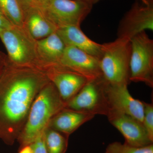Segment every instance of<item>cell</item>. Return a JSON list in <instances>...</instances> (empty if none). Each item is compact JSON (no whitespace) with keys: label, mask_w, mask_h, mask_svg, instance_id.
<instances>
[{"label":"cell","mask_w":153,"mask_h":153,"mask_svg":"<svg viewBox=\"0 0 153 153\" xmlns=\"http://www.w3.org/2000/svg\"><path fill=\"white\" fill-rule=\"evenodd\" d=\"M45 77L31 70L12 71L0 75V125L16 136L31 105L46 84Z\"/></svg>","instance_id":"1"},{"label":"cell","mask_w":153,"mask_h":153,"mask_svg":"<svg viewBox=\"0 0 153 153\" xmlns=\"http://www.w3.org/2000/svg\"><path fill=\"white\" fill-rule=\"evenodd\" d=\"M53 83L45 85L34 99L19 140L22 146L31 145L45 130L52 118L66 108Z\"/></svg>","instance_id":"2"},{"label":"cell","mask_w":153,"mask_h":153,"mask_svg":"<svg viewBox=\"0 0 153 153\" xmlns=\"http://www.w3.org/2000/svg\"><path fill=\"white\" fill-rule=\"evenodd\" d=\"M23 12L41 15L57 28L80 27L93 5L78 0H18Z\"/></svg>","instance_id":"3"},{"label":"cell","mask_w":153,"mask_h":153,"mask_svg":"<svg viewBox=\"0 0 153 153\" xmlns=\"http://www.w3.org/2000/svg\"><path fill=\"white\" fill-rule=\"evenodd\" d=\"M102 50L100 65L105 82L112 85H128L130 82V40L117 38L102 44Z\"/></svg>","instance_id":"4"},{"label":"cell","mask_w":153,"mask_h":153,"mask_svg":"<svg viewBox=\"0 0 153 153\" xmlns=\"http://www.w3.org/2000/svg\"><path fill=\"white\" fill-rule=\"evenodd\" d=\"M130 81L153 87V40L143 31L130 40Z\"/></svg>","instance_id":"5"},{"label":"cell","mask_w":153,"mask_h":153,"mask_svg":"<svg viewBox=\"0 0 153 153\" xmlns=\"http://www.w3.org/2000/svg\"><path fill=\"white\" fill-rule=\"evenodd\" d=\"M103 77L88 81L76 95L67 102L66 108L76 111L106 116L110 111Z\"/></svg>","instance_id":"6"},{"label":"cell","mask_w":153,"mask_h":153,"mask_svg":"<svg viewBox=\"0 0 153 153\" xmlns=\"http://www.w3.org/2000/svg\"><path fill=\"white\" fill-rule=\"evenodd\" d=\"M25 26H13L0 32V38L3 42L12 62L25 66L38 59L36 41L30 35H27Z\"/></svg>","instance_id":"7"},{"label":"cell","mask_w":153,"mask_h":153,"mask_svg":"<svg viewBox=\"0 0 153 153\" xmlns=\"http://www.w3.org/2000/svg\"><path fill=\"white\" fill-rule=\"evenodd\" d=\"M147 30H153V0H135L120 23L117 38L130 40Z\"/></svg>","instance_id":"8"},{"label":"cell","mask_w":153,"mask_h":153,"mask_svg":"<svg viewBox=\"0 0 153 153\" xmlns=\"http://www.w3.org/2000/svg\"><path fill=\"white\" fill-rule=\"evenodd\" d=\"M58 65L81 74L88 81L102 77L99 59L76 47L66 46Z\"/></svg>","instance_id":"9"},{"label":"cell","mask_w":153,"mask_h":153,"mask_svg":"<svg viewBox=\"0 0 153 153\" xmlns=\"http://www.w3.org/2000/svg\"><path fill=\"white\" fill-rule=\"evenodd\" d=\"M107 117L110 123L123 135L126 143L137 147L153 144L143 124L134 118L114 110H110Z\"/></svg>","instance_id":"10"},{"label":"cell","mask_w":153,"mask_h":153,"mask_svg":"<svg viewBox=\"0 0 153 153\" xmlns=\"http://www.w3.org/2000/svg\"><path fill=\"white\" fill-rule=\"evenodd\" d=\"M128 85H112L106 82L105 91L110 110L128 115L143 124L144 102L134 98Z\"/></svg>","instance_id":"11"},{"label":"cell","mask_w":153,"mask_h":153,"mask_svg":"<svg viewBox=\"0 0 153 153\" xmlns=\"http://www.w3.org/2000/svg\"><path fill=\"white\" fill-rule=\"evenodd\" d=\"M52 67L51 78L52 83L66 103L88 82L81 74L60 65H55Z\"/></svg>","instance_id":"12"},{"label":"cell","mask_w":153,"mask_h":153,"mask_svg":"<svg viewBox=\"0 0 153 153\" xmlns=\"http://www.w3.org/2000/svg\"><path fill=\"white\" fill-rule=\"evenodd\" d=\"M56 33L66 46H71L100 59L102 44L91 40L82 32L80 27L69 26L58 28Z\"/></svg>","instance_id":"13"},{"label":"cell","mask_w":153,"mask_h":153,"mask_svg":"<svg viewBox=\"0 0 153 153\" xmlns=\"http://www.w3.org/2000/svg\"><path fill=\"white\" fill-rule=\"evenodd\" d=\"M94 116L93 114L65 108L52 118L49 126L51 128L68 136Z\"/></svg>","instance_id":"14"},{"label":"cell","mask_w":153,"mask_h":153,"mask_svg":"<svg viewBox=\"0 0 153 153\" xmlns=\"http://www.w3.org/2000/svg\"><path fill=\"white\" fill-rule=\"evenodd\" d=\"M65 46L56 32L36 41V48L39 60L49 63L51 66L58 64Z\"/></svg>","instance_id":"15"},{"label":"cell","mask_w":153,"mask_h":153,"mask_svg":"<svg viewBox=\"0 0 153 153\" xmlns=\"http://www.w3.org/2000/svg\"><path fill=\"white\" fill-rule=\"evenodd\" d=\"M25 26L34 40H41L56 32L57 29L41 15L33 11L23 12Z\"/></svg>","instance_id":"16"},{"label":"cell","mask_w":153,"mask_h":153,"mask_svg":"<svg viewBox=\"0 0 153 153\" xmlns=\"http://www.w3.org/2000/svg\"><path fill=\"white\" fill-rule=\"evenodd\" d=\"M68 136L53 129L44 131V141L47 153H65L68 146Z\"/></svg>","instance_id":"17"},{"label":"cell","mask_w":153,"mask_h":153,"mask_svg":"<svg viewBox=\"0 0 153 153\" xmlns=\"http://www.w3.org/2000/svg\"><path fill=\"white\" fill-rule=\"evenodd\" d=\"M0 8L6 19L15 26H25L24 16L18 0H0Z\"/></svg>","instance_id":"18"},{"label":"cell","mask_w":153,"mask_h":153,"mask_svg":"<svg viewBox=\"0 0 153 153\" xmlns=\"http://www.w3.org/2000/svg\"><path fill=\"white\" fill-rule=\"evenodd\" d=\"M105 153H153V144L137 147L126 143L115 142L108 146Z\"/></svg>","instance_id":"19"},{"label":"cell","mask_w":153,"mask_h":153,"mask_svg":"<svg viewBox=\"0 0 153 153\" xmlns=\"http://www.w3.org/2000/svg\"><path fill=\"white\" fill-rule=\"evenodd\" d=\"M143 120V124L148 137L153 142V105L144 102Z\"/></svg>","instance_id":"20"},{"label":"cell","mask_w":153,"mask_h":153,"mask_svg":"<svg viewBox=\"0 0 153 153\" xmlns=\"http://www.w3.org/2000/svg\"><path fill=\"white\" fill-rule=\"evenodd\" d=\"M44 131H45L31 144L33 153H47L44 141Z\"/></svg>","instance_id":"21"},{"label":"cell","mask_w":153,"mask_h":153,"mask_svg":"<svg viewBox=\"0 0 153 153\" xmlns=\"http://www.w3.org/2000/svg\"><path fill=\"white\" fill-rule=\"evenodd\" d=\"M13 26L5 17L0 15V32L11 28Z\"/></svg>","instance_id":"22"},{"label":"cell","mask_w":153,"mask_h":153,"mask_svg":"<svg viewBox=\"0 0 153 153\" xmlns=\"http://www.w3.org/2000/svg\"><path fill=\"white\" fill-rule=\"evenodd\" d=\"M18 153H33L32 145H28L24 146Z\"/></svg>","instance_id":"23"},{"label":"cell","mask_w":153,"mask_h":153,"mask_svg":"<svg viewBox=\"0 0 153 153\" xmlns=\"http://www.w3.org/2000/svg\"><path fill=\"white\" fill-rule=\"evenodd\" d=\"M78 1H82L91 4L93 5L94 4H97L102 1V0H78Z\"/></svg>","instance_id":"24"},{"label":"cell","mask_w":153,"mask_h":153,"mask_svg":"<svg viewBox=\"0 0 153 153\" xmlns=\"http://www.w3.org/2000/svg\"><path fill=\"white\" fill-rule=\"evenodd\" d=\"M4 58L2 54L0 52V66H1V64H2V63H4Z\"/></svg>","instance_id":"25"},{"label":"cell","mask_w":153,"mask_h":153,"mask_svg":"<svg viewBox=\"0 0 153 153\" xmlns=\"http://www.w3.org/2000/svg\"><path fill=\"white\" fill-rule=\"evenodd\" d=\"M0 15H2V16H4V14H3L2 13V11L1 10V9L0 8Z\"/></svg>","instance_id":"26"},{"label":"cell","mask_w":153,"mask_h":153,"mask_svg":"<svg viewBox=\"0 0 153 153\" xmlns=\"http://www.w3.org/2000/svg\"><path fill=\"white\" fill-rule=\"evenodd\" d=\"M1 72H0V75H1Z\"/></svg>","instance_id":"27"}]
</instances>
